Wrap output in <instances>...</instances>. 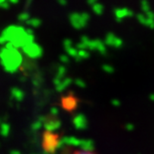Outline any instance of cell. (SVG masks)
Segmentation results:
<instances>
[{"mask_svg": "<svg viewBox=\"0 0 154 154\" xmlns=\"http://www.w3.org/2000/svg\"><path fill=\"white\" fill-rule=\"evenodd\" d=\"M71 154H96V153L90 151V150H76V151L72 152Z\"/></svg>", "mask_w": 154, "mask_h": 154, "instance_id": "cell-1", "label": "cell"}, {"mask_svg": "<svg viewBox=\"0 0 154 154\" xmlns=\"http://www.w3.org/2000/svg\"><path fill=\"white\" fill-rule=\"evenodd\" d=\"M4 1H5V0H0V6L3 5V2H4Z\"/></svg>", "mask_w": 154, "mask_h": 154, "instance_id": "cell-2", "label": "cell"}]
</instances>
